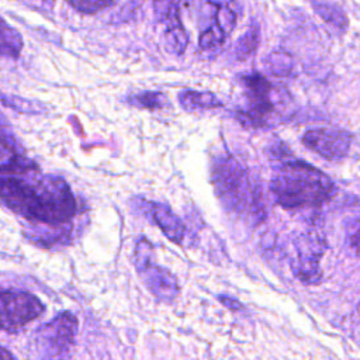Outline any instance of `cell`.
I'll return each instance as SVG.
<instances>
[{
  "label": "cell",
  "mask_w": 360,
  "mask_h": 360,
  "mask_svg": "<svg viewBox=\"0 0 360 360\" xmlns=\"http://www.w3.org/2000/svg\"><path fill=\"white\" fill-rule=\"evenodd\" d=\"M0 198L18 215L48 225L66 224L77 214L69 184L62 177L42 174L20 155L0 165Z\"/></svg>",
  "instance_id": "6da1fadb"
},
{
  "label": "cell",
  "mask_w": 360,
  "mask_h": 360,
  "mask_svg": "<svg viewBox=\"0 0 360 360\" xmlns=\"http://www.w3.org/2000/svg\"><path fill=\"white\" fill-rule=\"evenodd\" d=\"M276 202L284 208L316 207L326 202L333 191V181L307 162H284L270 183Z\"/></svg>",
  "instance_id": "7a4b0ae2"
},
{
  "label": "cell",
  "mask_w": 360,
  "mask_h": 360,
  "mask_svg": "<svg viewBox=\"0 0 360 360\" xmlns=\"http://www.w3.org/2000/svg\"><path fill=\"white\" fill-rule=\"evenodd\" d=\"M212 183L224 207L231 211L243 212L256 200L250 191L246 170L233 158L224 156L214 162Z\"/></svg>",
  "instance_id": "3957f363"
},
{
  "label": "cell",
  "mask_w": 360,
  "mask_h": 360,
  "mask_svg": "<svg viewBox=\"0 0 360 360\" xmlns=\"http://www.w3.org/2000/svg\"><path fill=\"white\" fill-rule=\"evenodd\" d=\"M77 319L70 312H62L39 326L32 339L35 360H68L75 346Z\"/></svg>",
  "instance_id": "277c9868"
},
{
  "label": "cell",
  "mask_w": 360,
  "mask_h": 360,
  "mask_svg": "<svg viewBox=\"0 0 360 360\" xmlns=\"http://www.w3.org/2000/svg\"><path fill=\"white\" fill-rule=\"evenodd\" d=\"M44 309L34 294L0 285V330L15 332L42 315Z\"/></svg>",
  "instance_id": "5b68a950"
},
{
  "label": "cell",
  "mask_w": 360,
  "mask_h": 360,
  "mask_svg": "<svg viewBox=\"0 0 360 360\" xmlns=\"http://www.w3.org/2000/svg\"><path fill=\"white\" fill-rule=\"evenodd\" d=\"M352 134L335 128H315L302 135V143L328 160H340L350 152Z\"/></svg>",
  "instance_id": "8992f818"
},
{
  "label": "cell",
  "mask_w": 360,
  "mask_h": 360,
  "mask_svg": "<svg viewBox=\"0 0 360 360\" xmlns=\"http://www.w3.org/2000/svg\"><path fill=\"white\" fill-rule=\"evenodd\" d=\"M138 273L143 278L148 290L162 301H173L179 294V284L176 277L165 267L158 266L153 260L136 267Z\"/></svg>",
  "instance_id": "52a82bcc"
},
{
  "label": "cell",
  "mask_w": 360,
  "mask_h": 360,
  "mask_svg": "<svg viewBox=\"0 0 360 360\" xmlns=\"http://www.w3.org/2000/svg\"><path fill=\"white\" fill-rule=\"evenodd\" d=\"M150 214L155 221V224L162 229V232L174 243H181L184 239L186 228L180 218L176 217V214L162 202H150Z\"/></svg>",
  "instance_id": "ba28073f"
},
{
  "label": "cell",
  "mask_w": 360,
  "mask_h": 360,
  "mask_svg": "<svg viewBox=\"0 0 360 360\" xmlns=\"http://www.w3.org/2000/svg\"><path fill=\"white\" fill-rule=\"evenodd\" d=\"M319 242L304 239L298 248V274L305 281H315L318 273V262L321 257L322 249L318 248Z\"/></svg>",
  "instance_id": "9c48e42d"
},
{
  "label": "cell",
  "mask_w": 360,
  "mask_h": 360,
  "mask_svg": "<svg viewBox=\"0 0 360 360\" xmlns=\"http://www.w3.org/2000/svg\"><path fill=\"white\" fill-rule=\"evenodd\" d=\"M179 101L181 104V107L187 111L215 108V107H219L222 104L214 93H211V91H194V90H186V91L180 93L179 94Z\"/></svg>",
  "instance_id": "30bf717a"
},
{
  "label": "cell",
  "mask_w": 360,
  "mask_h": 360,
  "mask_svg": "<svg viewBox=\"0 0 360 360\" xmlns=\"http://www.w3.org/2000/svg\"><path fill=\"white\" fill-rule=\"evenodd\" d=\"M193 0H153V11L159 21L172 25L181 22L180 11Z\"/></svg>",
  "instance_id": "8fae6325"
},
{
  "label": "cell",
  "mask_w": 360,
  "mask_h": 360,
  "mask_svg": "<svg viewBox=\"0 0 360 360\" xmlns=\"http://www.w3.org/2000/svg\"><path fill=\"white\" fill-rule=\"evenodd\" d=\"M22 49V38L17 30L0 18V53L17 58Z\"/></svg>",
  "instance_id": "7c38bea8"
},
{
  "label": "cell",
  "mask_w": 360,
  "mask_h": 360,
  "mask_svg": "<svg viewBox=\"0 0 360 360\" xmlns=\"http://www.w3.org/2000/svg\"><path fill=\"white\" fill-rule=\"evenodd\" d=\"M264 66L273 76L285 77V76H290L292 73L294 59L287 51L278 49V51H274V52H271L266 56Z\"/></svg>",
  "instance_id": "4fadbf2b"
},
{
  "label": "cell",
  "mask_w": 360,
  "mask_h": 360,
  "mask_svg": "<svg viewBox=\"0 0 360 360\" xmlns=\"http://www.w3.org/2000/svg\"><path fill=\"white\" fill-rule=\"evenodd\" d=\"M210 7L211 22H214L228 37L236 25V13L225 3L210 1Z\"/></svg>",
  "instance_id": "5bb4252c"
},
{
  "label": "cell",
  "mask_w": 360,
  "mask_h": 360,
  "mask_svg": "<svg viewBox=\"0 0 360 360\" xmlns=\"http://www.w3.org/2000/svg\"><path fill=\"white\" fill-rule=\"evenodd\" d=\"M260 41V28L257 24H252L249 30L236 41L235 45V58L238 60L249 59L257 49Z\"/></svg>",
  "instance_id": "9a60e30c"
},
{
  "label": "cell",
  "mask_w": 360,
  "mask_h": 360,
  "mask_svg": "<svg viewBox=\"0 0 360 360\" xmlns=\"http://www.w3.org/2000/svg\"><path fill=\"white\" fill-rule=\"evenodd\" d=\"M315 10L318 15L333 28L340 31H345L347 28V17L339 7L323 3V4H315Z\"/></svg>",
  "instance_id": "2e32d148"
},
{
  "label": "cell",
  "mask_w": 360,
  "mask_h": 360,
  "mask_svg": "<svg viewBox=\"0 0 360 360\" xmlns=\"http://www.w3.org/2000/svg\"><path fill=\"white\" fill-rule=\"evenodd\" d=\"M165 41H166L167 49L177 55H181L186 51L188 44V35L184 27L181 25V22L172 24L167 27L165 34Z\"/></svg>",
  "instance_id": "e0dca14e"
},
{
  "label": "cell",
  "mask_w": 360,
  "mask_h": 360,
  "mask_svg": "<svg viewBox=\"0 0 360 360\" xmlns=\"http://www.w3.org/2000/svg\"><path fill=\"white\" fill-rule=\"evenodd\" d=\"M129 103L136 107L155 110V108H162L163 105H166L167 98L160 91H143L141 94L129 97Z\"/></svg>",
  "instance_id": "ac0fdd59"
},
{
  "label": "cell",
  "mask_w": 360,
  "mask_h": 360,
  "mask_svg": "<svg viewBox=\"0 0 360 360\" xmlns=\"http://www.w3.org/2000/svg\"><path fill=\"white\" fill-rule=\"evenodd\" d=\"M226 35L214 24L211 22L201 34L198 38V45L202 49H211L214 46H218L224 42Z\"/></svg>",
  "instance_id": "d6986e66"
},
{
  "label": "cell",
  "mask_w": 360,
  "mask_h": 360,
  "mask_svg": "<svg viewBox=\"0 0 360 360\" xmlns=\"http://www.w3.org/2000/svg\"><path fill=\"white\" fill-rule=\"evenodd\" d=\"M68 3L80 13L94 14L100 10L110 7L114 3V0H68Z\"/></svg>",
  "instance_id": "ffe728a7"
},
{
  "label": "cell",
  "mask_w": 360,
  "mask_h": 360,
  "mask_svg": "<svg viewBox=\"0 0 360 360\" xmlns=\"http://www.w3.org/2000/svg\"><path fill=\"white\" fill-rule=\"evenodd\" d=\"M18 156L13 136L0 125V160H10Z\"/></svg>",
  "instance_id": "44dd1931"
},
{
  "label": "cell",
  "mask_w": 360,
  "mask_h": 360,
  "mask_svg": "<svg viewBox=\"0 0 360 360\" xmlns=\"http://www.w3.org/2000/svg\"><path fill=\"white\" fill-rule=\"evenodd\" d=\"M0 100H3V101H1L3 104H7L8 107L17 108V110H20V111L37 112V111L41 108V105H38V104L28 103L27 100H21V98H15V97H4V96H0Z\"/></svg>",
  "instance_id": "7402d4cb"
},
{
  "label": "cell",
  "mask_w": 360,
  "mask_h": 360,
  "mask_svg": "<svg viewBox=\"0 0 360 360\" xmlns=\"http://www.w3.org/2000/svg\"><path fill=\"white\" fill-rule=\"evenodd\" d=\"M0 360H15V357L3 346H0Z\"/></svg>",
  "instance_id": "603a6c76"
},
{
  "label": "cell",
  "mask_w": 360,
  "mask_h": 360,
  "mask_svg": "<svg viewBox=\"0 0 360 360\" xmlns=\"http://www.w3.org/2000/svg\"><path fill=\"white\" fill-rule=\"evenodd\" d=\"M219 300H221L224 304H226L229 308H239V307H240L238 301H233V302H232V301L229 300V297H221Z\"/></svg>",
  "instance_id": "cb8c5ba5"
},
{
  "label": "cell",
  "mask_w": 360,
  "mask_h": 360,
  "mask_svg": "<svg viewBox=\"0 0 360 360\" xmlns=\"http://www.w3.org/2000/svg\"><path fill=\"white\" fill-rule=\"evenodd\" d=\"M42 1H48V3H52L53 0H42Z\"/></svg>",
  "instance_id": "d4e9b609"
}]
</instances>
